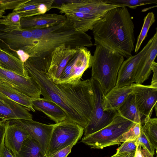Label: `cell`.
I'll return each mask as SVG.
<instances>
[{
  "mask_svg": "<svg viewBox=\"0 0 157 157\" xmlns=\"http://www.w3.org/2000/svg\"><path fill=\"white\" fill-rule=\"evenodd\" d=\"M49 62L42 60H27L24 63L28 76L39 86L43 98L59 106L67 118L84 129L93 109L94 95L90 79L80 80L77 84H58L49 78Z\"/></svg>",
  "mask_w": 157,
  "mask_h": 157,
  "instance_id": "obj_1",
  "label": "cell"
},
{
  "mask_svg": "<svg viewBox=\"0 0 157 157\" xmlns=\"http://www.w3.org/2000/svg\"><path fill=\"white\" fill-rule=\"evenodd\" d=\"M134 25L128 8L118 7L107 12L92 29L94 45L113 51L126 59L134 49Z\"/></svg>",
  "mask_w": 157,
  "mask_h": 157,
  "instance_id": "obj_2",
  "label": "cell"
},
{
  "mask_svg": "<svg viewBox=\"0 0 157 157\" xmlns=\"http://www.w3.org/2000/svg\"><path fill=\"white\" fill-rule=\"evenodd\" d=\"M29 30L32 34L33 43L24 51L30 57L45 56L63 44L74 48L93 45L91 36L76 31L67 18L64 22L51 28Z\"/></svg>",
  "mask_w": 157,
  "mask_h": 157,
  "instance_id": "obj_3",
  "label": "cell"
},
{
  "mask_svg": "<svg viewBox=\"0 0 157 157\" xmlns=\"http://www.w3.org/2000/svg\"><path fill=\"white\" fill-rule=\"evenodd\" d=\"M120 7L106 3L105 0L70 1L54 6L61 14H65L76 30L86 33L108 11Z\"/></svg>",
  "mask_w": 157,
  "mask_h": 157,
  "instance_id": "obj_4",
  "label": "cell"
},
{
  "mask_svg": "<svg viewBox=\"0 0 157 157\" xmlns=\"http://www.w3.org/2000/svg\"><path fill=\"white\" fill-rule=\"evenodd\" d=\"M92 56L91 78L98 82L105 95L115 86L124 58L100 45L96 46Z\"/></svg>",
  "mask_w": 157,
  "mask_h": 157,
  "instance_id": "obj_5",
  "label": "cell"
},
{
  "mask_svg": "<svg viewBox=\"0 0 157 157\" xmlns=\"http://www.w3.org/2000/svg\"><path fill=\"white\" fill-rule=\"evenodd\" d=\"M134 123L123 117L117 111L110 123L101 130L83 137L81 142L91 148L97 149L119 145L122 135Z\"/></svg>",
  "mask_w": 157,
  "mask_h": 157,
  "instance_id": "obj_6",
  "label": "cell"
},
{
  "mask_svg": "<svg viewBox=\"0 0 157 157\" xmlns=\"http://www.w3.org/2000/svg\"><path fill=\"white\" fill-rule=\"evenodd\" d=\"M84 131L82 127L67 119L56 124L50 137L47 157L71 144L75 145Z\"/></svg>",
  "mask_w": 157,
  "mask_h": 157,
  "instance_id": "obj_7",
  "label": "cell"
},
{
  "mask_svg": "<svg viewBox=\"0 0 157 157\" xmlns=\"http://www.w3.org/2000/svg\"><path fill=\"white\" fill-rule=\"evenodd\" d=\"M92 56L86 47L78 48L68 60L59 78L54 82L58 84H77L84 72L91 67Z\"/></svg>",
  "mask_w": 157,
  "mask_h": 157,
  "instance_id": "obj_8",
  "label": "cell"
},
{
  "mask_svg": "<svg viewBox=\"0 0 157 157\" xmlns=\"http://www.w3.org/2000/svg\"><path fill=\"white\" fill-rule=\"evenodd\" d=\"M90 79L94 94V103L89 121L84 129L83 137L95 132L108 125L113 120L117 111L104 110L102 104L103 93L96 80L91 78Z\"/></svg>",
  "mask_w": 157,
  "mask_h": 157,
  "instance_id": "obj_9",
  "label": "cell"
},
{
  "mask_svg": "<svg viewBox=\"0 0 157 157\" xmlns=\"http://www.w3.org/2000/svg\"><path fill=\"white\" fill-rule=\"evenodd\" d=\"M32 34L28 29L12 28L0 24V42L3 50L16 57V51H24L33 43Z\"/></svg>",
  "mask_w": 157,
  "mask_h": 157,
  "instance_id": "obj_10",
  "label": "cell"
},
{
  "mask_svg": "<svg viewBox=\"0 0 157 157\" xmlns=\"http://www.w3.org/2000/svg\"><path fill=\"white\" fill-rule=\"evenodd\" d=\"M0 82L5 83L32 98H40L39 86L29 77H25L0 67Z\"/></svg>",
  "mask_w": 157,
  "mask_h": 157,
  "instance_id": "obj_11",
  "label": "cell"
},
{
  "mask_svg": "<svg viewBox=\"0 0 157 157\" xmlns=\"http://www.w3.org/2000/svg\"><path fill=\"white\" fill-rule=\"evenodd\" d=\"M8 121L10 123L19 126L25 130L29 136L37 142L46 155L51 135L56 124H46L33 120L16 119Z\"/></svg>",
  "mask_w": 157,
  "mask_h": 157,
  "instance_id": "obj_12",
  "label": "cell"
},
{
  "mask_svg": "<svg viewBox=\"0 0 157 157\" xmlns=\"http://www.w3.org/2000/svg\"><path fill=\"white\" fill-rule=\"evenodd\" d=\"M132 93L140 113L145 117L144 119L151 118L154 108L157 106V87L133 83Z\"/></svg>",
  "mask_w": 157,
  "mask_h": 157,
  "instance_id": "obj_13",
  "label": "cell"
},
{
  "mask_svg": "<svg viewBox=\"0 0 157 157\" xmlns=\"http://www.w3.org/2000/svg\"><path fill=\"white\" fill-rule=\"evenodd\" d=\"M152 41L151 37L140 52L124 61L118 71L117 83L114 87L131 86L133 83L139 63Z\"/></svg>",
  "mask_w": 157,
  "mask_h": 157,
  "instance_id": "obj_14",
  "label": "cell"
},
{
  "mask_svg": "<svg viewBox=\"0 0 157 157\" xmlns=\"http://www.w3.org/2000/svg\"><path fill=\"white\" fill-rule=\"evenodd\" d=\"M78 48H74L63 44L56 48L50 53L48 77L53 82L60 75L69 59Z\"/></svg>",
  "mask_w": 157,
  "mask_h": 157,
  "instance_id": "obj_15",
  "label": "cell"
},
{
  "mask_svg": "<svg viewBox=\"0 0 157 157\" xmlns=\"http://www.w3.org/2000/svg\"><path fill=\"white\" fill-rule=\"evenodd\" d=\"M64 14H44L21 18V28L28 30L42 29L59 25L66 21Z\"/></svg>",
  "mask_w": 157,
  "mask_h": 157,
  "instance_id": "obj_16",
  "label": "cell"
},
{
  "mask_svg": "<svg viewBox=\"0 0 157 157\" xmlns=\"http://www.w3.org/2000/svg\"><path fill=\"white\" fill-rule=\"evenodd\" d=\"M0 119L3 121L33 120L32 115L25 107L0 94Z\"/></svg>",
  "mask_w": 157,
  "mask_h": 157,
  "instance_id": "obj_17",
  "label": "cell"
},
{
  "mask_svg": "<svg viewBox=\"0 0 157 157\" xmlns=\"http://www.w3.org/2000/svg\"><path fill=\"white\" fill-rule=\"evenodd\" d=\"M152 41L140 60L135 78L136 83L142 84L148 79L151 73V67L157 55V30L152 37Z\"/></svg>",
  "mask_w": 157,
  "mask_h": 157,
  "instance_id": "obj_18",
  "label": "cell"
},
{
  "mask_svg": "<svg viewBox=\"0 0 157 157\" xmlns=\"http://www.w3.org/2000/svg\"><path fill=\"white\" fill-rule=\"evenodd\" d=\"M29 135L21 126L6 121L4 145L14 157L18 154L25 140Z\"/></svg>",
  "mask_w": 157,
  "mask_h": 157,
  "instance_id": "obj_19",
  "label": "cell"
},
{
  "mask_svg": "<svg viewBox=\"0 0 157 157\" xmlns=\"http://www.w3.org/2000/svg\"><path fill=\"white\" fill-rule=\"evenodd\" d=\"M54 0H26L12 12L19 14L21 18L45 14L54 8Z\"/></svg>",
  "mask_w": 157,
  "mask_h": 157,
  "instance_id": "obj_20",
  "label": "cell"
},
{
  "mask_svg": "<svg viewBox=\"0 0 157 157\" xmlns=\"http://www.w3.org/2000/svg\"><path fill=\"white\" fill-rule=\"evenodd\" d=\"M132 93V85L114 87L104 96L102 104L106 112L116 111L128 96Z\"/></svg>",
  "mask_w": 157,
  "mask_h": 157,
  "instance_id": "obj_21",
  "label": "cell"
},
{
  "mask_svg": "<svg viewBox=\"0 0 157 157\" xmlns=\"http://www.w3.org/2000/svg\"><path fill=\"white\" fill-rule=\"evenodd\" d=\"M33 108L43 113L56 124L59 123L67 118L66 113L58 105L53 101L43 98H33Z\"/></svg>",
  "mask_w": 157,
  "mask_h": 157,
  "instance_id": "obj_22",
  "label": "cell"
},
{
  "mask_svg": "<svg viewBox=\"0 0 157 157\" xmlns=\"http://www.w3.org/2000/svg\"><path fill=\"white\" fill-rule=\"evenodd\" d=\"M0 67L23 76L29 77L25 69L24 63L17 57L0 47Z\"/></svg>",
  "mask_w": 157,
  "mask_h": 157,
  "instance_id": "obj_23",
  "label": "cell"
},
{
  "mask_svg": "<svg viewBox=\"0 0 157 157\" xmlns=\"http://www.w3.org/2000/svg\"><path fill=\"white\" fill-rule=\"evenodd\" d=\"M0 94L25 107L29 110L35 111L32 104L33 98L5 83L0 82Z\"/></svg>",
  "mask_w": 157,
  "mask_h": 157,
  "instance_id": "obj_24",
  "label": "cell"
},
{
  "mask_svg": "<svg viewBox=\"0 0 157 157\" xmlns=\"http://www.w3.org/2000/svg\"><path fill=\"white\" fill-rule=\"evenodd\" d=\"M123 117L134 123H141L143 117L136 105L134 95L131 93L117 110Z\"/></svg>",
  "mask_w": 157,
  "mask_h": 157,
  "instance_id": "obj_25",
  "label": "cell"
},
{
  "mask_svg": "<svg viewBox=\"0 0 157 157\" xmlns=\"http://www.w3.org/2000/svg\"><path fill=\"white\" fill-rule=\"evenodd\" d=\"M16 157H47L37 142L29 136L24 141Z\"/></svg>",
  "mask_w": 157,
  "mask_h": 157,
  "instance_id": "obj_26",
  "label": "cell"
},
{
  "mask_svg": "<svg viewBox=\"0 0 157 157\" xmlns=\"http://www.w3.org/2000/svg\"><path fill=\"white\" fill-rule=\"evenodd\" d=\"M142 125V130L148 139L155 150H157V118H150L144 119Z\"/></svg>",
  "mask_w": 157,
  "mask_h": 157,
  "instance_id": "obj_27",
  "label": "cell"
},
{
  "mask_svg": "<svg viewBox=\"0 0 157 157\" xmlns=\"http://www.w3.org/2000/svg\"><path fill=\"white\" fill-rule=\"evenodd\" d=\"M155 21V14L153 12H149L144 17V23L140 32L137 38L135 48V52L137 53L144 40L147 36L151 26Z\"/></svg>",
  "mask_w": 157,
  "mask_h": 157,
  "instance_id": "obj_28",
  "label": "cell"
},
{
  "mask_svg": "<svg viewBox=\"0 0 157 157\" xmlns=\"http://www.w3.org/2000/svg\"><path fill=\"white\" fill-rule=\"evenodd\" d=\"M108 4L135 9L138 6L157 3V0H105Z\"/></svg>",
  "mask_w": 157,
  "mask_h": 157,
  "instance_id": "obj_29",
  "label": "cell"
},
{
  "mask_svg": "<svg viewBox=\"0 0 157 157\" xmlns=\"http://www.w3.org/2000/svg\"><path fill=\"white\" fill-rule=\"evenodd\" d=\"M21 18L19 14L12 12L6 15L2 16L0 18V24L12 28H21Z\"/></svg>",
  "mask_w": 157,
  "mask_h": 157,
  "instance_id": "obj_30",
  "label": "cell"
},
{
  "mask_svg": "<svg viewBox=\"0 0 157 157\" xmlns=\"http://www.w3.org/2000/svg\"><path fill=\"white\" fill-rule=\"evenodd\" d=\"M142 125L141 122L135 123L128 131L122 135L121 142H123L127 140L137 139L140 136Z\"/></svg>",
  "mask_w": 157,
  "mask_h": 157,
  "instance_id": "obj_31",
  "label": "cell"
},
{
  "mask_svg": "<svg viewBox=\"0 0 157 157\" xmlns=\"http://www.w3.org/2000/svg\"><path fill=\"white\" fill-rule=\"evenodd\" d=\"M138 144L137 139L127 140L117 149L116 154L135 153Z\"/></svg>",
  "mask_w": 157,
  "mask_h": 157,
  "instance_id": "obj_32",
  "label": "cell"
},
{
  "mask_svg": "<svg viewBox=\"0 0 157 157\" xmlns=\"http://www.w3.org/2000/svg\"><path fill=\"white\" fill-rule=\"evenodd\" d=\"M138 144L143 148L148 151L152 155L155 154V149L148 138L141 129L140 136L137 139Z\"/></svg>",
  "mask_w": 157,
  "mask_h": 157,
  "instance_id": "obj_33",
  "label": "cell"
},
{
  "mask_svg": "<svg viewBox=\"0 0 157 157\" xmlns=\"http://www.w3.org/2000/svg\"><path fill=\"white\" fill-rule=\"evenodd\" d=\"M26 0H1L0 9L6 10L14 9L18 5Z\"/></svg>",
  "mask_w": 157,
  "mask_h": 157,
  "instance_id": "obj_34",
  "label": "cell"
},
{
  "mask_svg": "<svg viewBox=\"0 0 157 157\" xmlns=\"http://www.w3.org/2000/svg\"><path fill=\"white\" fill-rule=\"evenodd\" d=\"M0 125V157H2L4 145V138L6 121H3Z\"/></svg>",
  "mask_w": 157,
  "mask_h": 157,
  "instance_id": "obj_35",
  "label": "cell"
},
{
  "mask_svg": "<svg viewBox=\"0 0 157 157\" xmlns=\"http://www.w3.org/2000/svg\"><path fill=\"white\" fill-rule=\"evenodd\" d=\"M74 144H71L47 157H67L71 152Z\"/></svg>",
  "mask_w": 157,
  "mask_h": 157,
  "instance_id": "obj_36",
  "label": "cell"
},
{
  "mask_svg": "<svg viewBox=\"0 0 157 157\" xmlns=\"http://www.w3.org/2000/svg\"><path fill=\"white\" fill-rule=\"evenodd\" d=\"M151 71L153 72V75L151 85L157 87V63L154 61L151 67Z\"/></svg>",
  "mask_w": 157,
  "mask_h": 157,
  "instance_id": "obj_37",
  "label": "cell"
},
{
  "mask_svg": "<svg viewBox=\"0 0 157 157\" xmlns=\"http://www.w3.org/2000/svg\"><path fill=\"white\" fill-rule=\"evenodd\" d=\"M16 57L23 63L26 61L30 57L28 53L21 49L16 51Z\"/></svg>",
  "mask_w": 157,
  "mask_h": 157,
  "instance_id": "obj_38",
  "label": "cell"
},
{
  "mask_svg": "<svg viewBox=\"0 0 157 157\" xmlns=\"http://www.w3.org/2000/svg\"><path fill=\"white\" fill-rule=\"evenodd\" d=\"M2 157H14L11 152L5 146Z\"/></svg>",
  "mask_w": 157,
  "mask_h": 157,
  "instance_id": "obj_39",
  "label": "cell"
},
{
  "mask_svg": "<svg viewBox=\"0 0 157 157\" xmlns=\"http://www.w3.org/2000/svg\"><path fill=\"white\" fill-rule=\"evenodd\" d=\"M141 147L139 144L134 154V157H144L141 151Z\"/></svg>",
  "mask_w": 157,
  "mask_h": 157,
  "instance_id": "obj_40",
  "label": "cell"
},
{
  "mask_svg": "<svg viewBox=\"0 0 157 157\" xmlns=\"http://www.w3.org/2000/svg\"><path fill=\"white\" fill-rule=\"evenodd\" d=\"M135 153H124L118 155L115 154V157H134Z\"/></svg>",
  "mask_w": 157,
  "mask_h": 157,
  "instance_id": "obj_41",
  "label": "cell"
},
{
  "mask_svg": "<svg viewBox=\"0 0 157 157\" xmlns=\"http://www.w3.org/2000/svg\"><path fill=\"white\" fill-rule=\"evenodd\" d=\"M141 151L144 157H154L146 150L142 148L141 149Z\"/></svg>",
  "mask_w": 157,
  "mask_h": 157,
  "instance_id": "obj_42",
  "label": "cell"
},
{
  "mask_svg": "<svg viewBox=\"0 0 157 157\" xmlns=\"http://www.w3.org/2000/svg\"><path fill=\"white\" fill-rule=\"evenodd\" d=\"M6 12L5 10L0 9V18L3 16V15Z\"/></svg>",
  "mask_w": 157,
  "mask_h": 157,
  "instance_id": "obj_43",
  "label": "cell"
},
{
  "mask_svg": "<svg viewBox=\"0 0 157 157\" xmlns=\"http://www.w3.org/2000/svg\"><path fill=\"white\" fill-rule=\"evenodd\" d=\"M115 157V154L110 157Z\"/></svg>",
  "mask_w": 157,
  "mask_h": 157,
  "instance_id": "obj_44",
  "label": "cell"
},
{
  "mask_svg": "<svg viewBox=\"0 0 157 157\" xmlns=\"http://www.w3.org/2000/svg\"><path fill=\"white\" fill-rule=\"evenodd\" d=\"M2 121H0V125L2 124Z\"/></svg>",
  "mask_w": 157,
  "mask_h": 157,
  "instance_id": "obj_45",
  "label": "cell"
},
{
  "mask_svg": "<svg viewBox=\"0 0 157 157\" xmlns=\"http://www.w3.org/2000/svg\"><path fill=\"white\" fill-rule=\"evenodd\" d=\"M1 0H0V2H1Z\"/></svg>",
  "mask_w": 157,
  "mask_h": 157,
  "instance_id": "obj_46",
  "label": "cell"
},
{
  "mask_svg": "<svg viewBox=\"0 0 157 157\" xmlns=\"http://www.w3.org/2000/svg\"></svg>",
  "mask_w": 157,
  "mask_h": 157,
  "instance_id": "obj_47",
  "label": "cell"
}]
</instances>
